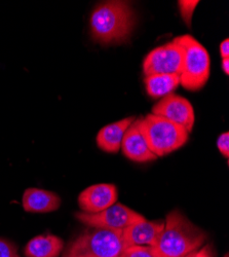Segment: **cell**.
Listing matches in <instances>:
<instances>
[{
    "label": "cell",
    "instance_id": "cell-16",
    "mask_svg": "<svg viewBox=\"0 0 229 257\" xmlns=\"http://www.w3.org/2000/svg\"><path fill=\"white\" fill-rule=\"evenodd\" d=\"M178 4L184 22L186 23L187 26H191V19L193 12L199 3L197 0H181Z\"/></svg>",
    "mask_w": 229,
    "mask_h": 257
},
{
    "label": "cell",
    "instance_id": "cell-12",
    "mask_svg": "<svg viewBox=\"0 0 229 257\" xmlns=\"http://www.w3.org/2000/svg\"><path fill=\"white\" fill-rule=\"evenodd\" d=\"M134 120L135 117L130 116L102 127L97 135L98 146L106 153L115 154L119 152L124 133Z\"/></svg>",
    "mask_w": 229,
    "mask_h": 257
},
{
    "label": "cell",
    "instance_id": "cell-4",
    "mask_svg": "<svg viewBox=\"0 0 229 257\" xmlns=\"http://www.w3.org/2000/svg\"><path fill=\"white\" fill-rule=\"evenodd\" d=\"M183 51V67L180 84L188 91H197L210 76V56L202 45L191 35L178 36L173 40Z\"/></svg>",
    "mask_w": 229,
    "mask_h": 257
},
{
    "label": "cell",
    "instance_id": "cell-10",
    "mask_svg": "<svg viewBox=\"0 0 229 257\" xmlns=\"http://www.w3.org/2000/svg\"><path fill=\"white\" fill-rule=\"evenodd\" d=\"M142 118L143 117L135 119L134 122L129 126L127 132L124 133L120 147L124 156L138 163L153 161L157 158L151 153L147 141L142 132Z\"/></svg>",
    "mask_w": 229,
    "mask_h": 257
},
{
    "label": "cell",
    "instance_id": "cell-24",
    "mask_svg": "<svg viewBox=\"0 0 229 257\" xmlns=\"http://www.w3.org/2000/svg\"><path fill=\"white\" fill-rule=\"evenodd\" d=\"M224 257H229V256H228V253H226V254H225V256H224Z\"/></svg>",
    "mask_w": 229,
    "mask_h": 257
},
{
    "label": "cell",
    "instance_id": "cell-17",
    "mask_svg": "<svg viewBox=\"0 0 229 257\" xmlns=\"http://www.w3.org/2000/svg\"><path fill=\"white\" fill-rule=\"evenodd\" d=\"M118 257H154L149 246H129Z\"/></svg>",
    "mask_w": 229,
    "mask_h": 257
},
{
    "label": "cell",
    "instance_id": "cell-14",
    "mask_svg": "<svg viewBox=\"0 0 229 257\" xmlns=\"http://www.w3.org/2000/svg\"><path fill=\"white\" fill-rule=\"evenodd\" d=\"M64 242L54 234H41L28 242L24 249L26 257H60Z\"/></svg>",
    "mask_w": 229,
    "mask_h": 257
},
{
    "label": "cell",
    "instance_id": "cell-23",
    "mask_svg": "<svg viewBox=\"0 0 229 257\" xmlns=\"http://www.w3.org/2000/svg\"><path fill=\"white\" fill-rule=\"evenodd\" d=\"M195 253H196V252H192V253H190L189 255H187V256H185V257H194V256H195Z\"/></svg>",
    "mask_w": 229,
    "mask_h": 257
},
{
    "label": "cell",
    "instance_id": "cell-20",
    "mask_svg": "<svg viewBox=\"0 0 229 257\" xmlns=\"http://www.w3.org/2000/svg\"><path fill=\"white\" fill-rule=\"evenodd\" d=\"M220 54L222 59H228L229 58V39L226 38L223 40L220 45Z\"/></svg>",
    "mask_w": 229,
    "mask_h": 257
},
{
    "label": "cell",
    "instance_id": "cell-11",
    "mask_svg": "<svg viewBox=\"0 0 229 257\" xmlns=\"http://www.w3.org/2000/svg\"><path fill=\"white\" fill-rule=\"evenodd\" d=\"M164 227L163 222L143 219L122 229V238L128 246L152 247Z\"/></svg>",
    "mask_w": 229,
    "mask_h": 257
},
{
    "label": "cell",
    "instance_id": "cell-18",
    "mask_svg": "<svg viewBox=\"0 0 229 257\" xmlns=\"http://www.w3.org/2000/svg\"><path fill=\"white\" fill-rule=\"evenodd\" d=\"M0 257H20V255L12 243L0 239Z\"/></svg>",
    "mask_w": 229,
    "mask_h": 257
},
{
    "label": "cell",
    "instance_id": "cell-21",
    "mask_svg": "<svg viewBox=\"0 0 229 257\" xmlns=\"http://www.w3.org/2000/svg\"><path fill=\"white\" fill-rule=\"evenodd\" d=\"M194 257H214L211 246L206 245L203 248H201L199 251H196Z\"/></svg>",
    "mask_w": 229,
    "mask_h": 257
},
{
    "label": "cell",
    "instance_id": "cell-15",
    "mask_svg": "<svg viewBox=\"0 0 229 257\" xmlns=\"http://www.w3.org/2000/svg\"><path fill=\"white\" fill-rule=\"evenodd\" d=\"M144 83L147 94L157 99L173 93L180 84V78L178 75L154 74L145 77Z\"/></svg>",
    "mask_w": 229,
    "mask_h": 257
},
{
    "label": "cell",
    "instance_id": "cell-5",
    "mask_svg": "<svg viewBox=\"0 0 229 257\" xmlns=\"http://www.w3.org/2000/svg\"><path fill=\"white\" fill-rule=\"evenodd\" d=\"M141 128L149 149L156 157L177 151L189 137V133L184 127L152 113L142 118Z\"/></svg>",
    "mask_w": 229,
    "mask_h": 257
},
{
    "label": "cell",
    "instance_id": "cell-2",
    "mask_svg": "<svg viewBox=\"0 0 229 257\" xmlns=\"http://www.w3.org/2000/svg\"><path fill=\"white\" fill-rule=\"evenodd\" d=\"M136 23L135 13L124 2L99 5L91 16V31L103 45L122 44L131 36Z\"/></svg>",
    "mask_w": 229,
    "mask_h": 257
},
{
    "label": "cell",
    "instance_id": "cell-22",
    "mask_svg": "<svg viewBox=\"0 0 229 257\" xmlns=\"http://www.w3.org/2000/svg\"><path fill=\"white\" fill-rule=\"evenodd\" d=\"M222 69L225 72L226 75L229 74V58L228 59H222Z\"/></svg>",
    "mask_w": 229,
    "mask_h": 257
},
{
    "label": "cell",
    "instance_id": "cell-9",
    "mask_svg": "<svg viewBox=\"0 0 229 257\" xmlns=\"http://www.w3.org/2000/svg\"><path fill=\"white\" fill-rule=\"evenodd\" d=\"M117 201V189L113 184L100 183L89 186L80 192L78 205L82 212L96 214L114 205Z\"/></svg>",
    "mask_w": 229,
    "mask_h": 257
},
{
    "label": "cell",
    "instance_id": "cell-6",
    "mask_svg": "<svg viewBox=\"0 0 229 257\" xmlns=\"http://www.w3.org/2000/svg\"><path fill=\"white\" fill-rule=\"evenodd\" d=\"M76 218L93 228H107L122 230L126 227L145 219L141 214L119 203L96 214L85 212L76 213Z\"/></svg>",
    "mask_w": 229,
    "mask_h": 257
},
{
    "label": "cell",
    "instance_id": "cell-3",
    "mask_svg": "<svg viewBox=\"0 0 229 257\" xmlns=\"http://www.w3.org/2000/svg\"><path fill=\"white\" fill-rule=\"evenodd\" d=\"M127 247L122 230L94 228L80 234L62 257H118Z\"/></svg>",
    "mask_w": 229,
    "mask_h": 257
},
{
    "label": "cell",
    "instance_id": "cell-19",
    "mask_svg": "<svg viewBox=\"0 0 229 257\" xmlns=\"http://www.w3.org/2000/svg\"><path fill=\"white\" fill-rule=\"evenodd\" d=\"M217 146L220 151L221 155L224 156L226 159L229 157V134L228 132L222 133L218 140H217Z\"/></svg>",
    "mask_w": 229,
    "mask_h": 257
},
{
    "label": "cell",
    "instance_id": "cell-8",
    "mask_svg": "<svg viewBox=\"0 0 229 257\" xmlns=\"http://www.w3.org/2000/svg\"><path fill=\"white\" fill-rule=\"evenodd\" d=\"M152 114L161 116L191 133L194 125V110L191 103L176 94H169L152 107Z\"/></svg>",
    "mask_w": 229,
    "mask_h": 257
},
{
    "label": "cell",
    "instance_id": "cell-1",
    "mask_svg": "<svg viewBox=\"0 0 229 257\" xmlns=\"http://www.w3.org/2000/svg\"><path fill=\"white\" fill-rule=\"evenodd\" d=\"M206 240V232L179 210L166 215L164 227L151 247L154 257H185L196 252Z\"/></svg>",
    "mask_w": 229,
    "mask_h": 257
},
{
    "label": "cell",
    "instance_id": "cell-7",
    "mask_svg": "<svg viewBox=\"0 0 229 257\" xmlns=\"http://www.w3.org/2000/svg\"><path fill=\"white\" fill-rule=\"evenodd\" d=\"M183 67V51L174 41L151 51L143 62L145 76L171 74L180 76Z\"/></svg>",
    "mask_w": 229,
    "mask_h": 257
},
{
    "label": "cell",
    "instance_id": "cell-13",
    "mask_svg": "<svg viewBox=\"0 0 229 257\" xmlns=\"http://www.w3.org/2000/svg\"><path fill=\"white\" fill-rule=\"evenodd\" d=\"M60 205V197L53 191L28 188L23 195V207L26 212L50 213L58 210Z\"/></svg>",
    "mask_w": 229,
    "mask_h": 257
}]
</instances>
